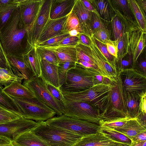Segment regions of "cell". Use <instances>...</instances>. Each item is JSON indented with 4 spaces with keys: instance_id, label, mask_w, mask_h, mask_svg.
<instances>
[{
    "instance_id": "obj_1",
    "label": "cell",
    "mask_w": 146,
    "mask_h": 146,
    "mask_svg": "<svg viewBox=\"0 0 146 146\" xmlns=\"http://www.w3.org/2000/svg\"><path fill=\"white\" fill-rule=\"evenodd\" d=\"M27 32L21 20L19 5L0 30V42L7 56L23 57L30 48Z\"/></svg>"
},
{
    "instance_id": "obj_2",
    "label": "cell",
    "mask_w": 146,
    "mask_h": 146,
    "mask_svg": "<svg viewBox=\"0 0 146 146\" xmlns=\"http://www.w3.org/2000/svg\"><path fill=\"white\" fill-rule=\"evenodd\" d=\"M97 74L101 75L76 62L75 67L68 71L66 81L59 89L62 93L85 91L100 83L96 78Z\"/></svg>"
},
{
    "instance_id": "obj_3",
    "label": "cell",
    "mask_w": 146,
    "mask_h": 146,
    "mask_svg": "<svg viewBox=\"0 0 146 146\" xmlns=\"http://www.w3.org/2000/svg\"><path fill=\"white\" fill-rule=\"evenodd\" d=\"M112 85L108 101L103 112L100 115V122L117 119L129 117L121 80L118 74L111 81Z\"/></svg>"
},
{
    "instance_id": "obj_4",
    "label": "cell",
    "mask_w": 146,
    "mask_h": 146,
    "mask_svg": "<svg viewBox=\"0 0 146 146\" xmlns=\"http://www.w3.org/2000/svg\"><path fill=\"white\" fill-rule=\"evenodd\" d=\"M112 87L111 82L108 84L100 83L81 92L62 93L64 100V104L75 102L88 103L99 110L100 115L108 101Z\"/></svg>"
},
{
    "instance_id": "obj_5",
    "label": "cell",
    "mask_w": 146,
    "mask_h": 146,
    "mask_svg": "<svg viewBox=\"0 0 146 146\" xmlns=\"http://www.w3.org/2000/svg\"><path fill=\"white\" fill-rule=\"evenodd\" d=\"M31 130L50 146H73L82 137L66 129L50 126L45 121H38Z\"/></svg>"
},
{
    "instance_id": "obj_6",
    "label": "cell",
    "mask_w": 146,
    "mask_h": 146,
    "mask_svg": "<svg viewBox=\"0 0 146 146\" xmlns=\"http://www.w3.org/2000/svg\"><path fill=\"white\" fill-rule=\"evenodd\" d=\"M48 125L61 128L82 137L95 134L100 131V124L62 115L45 121Z\"/></svg>"
},
{
    "instance_id": "obj_7",
    "label": "cell",
    "mask_w": 146,
    "mask_h": 146,
    "mask_svg": "<svg viewBox=\"0 0 146 146\" xmlns=\"http://www.w3.org/2000/svg\"><path fill=\"white\" fill-rule=\"evenodd\" d=\"M11 97L19 108L22 117L26 119L44 121L56 114L53 110L36 96L32 98Z\"/></svg>"
},
{
    "instance_id": "obj_8",
    "label": "cell",
    "mask_w": 146,
    "mask_h": 146,
    "mask_svg": "<svg viewBox=\"0 0 146 146\" xmlns=\"http://www.w3.org/2000/svg\"><path fill=\"white\" fill-rule=\"evenodd\" d=\"M31 90L36 96L48 106L53 110L56 114H63L64 106L55 99L46 87L44 80L40 76L34 77L29 80H24L22 84Z\"/></svg>"
},
{
    "instance_id": "obj_9",
    "label": "cell",
    "mask_w": 146,
    "mask_h": 146,
    "mask_svg": "<svg viewBox=\"0 0 146 146\" xmlns=\"http://www.w3.org/2000/svg\"><path fill=\"white\" fill-rule=\"evenodd\" d=\"M87 36L90 40V45H84L88 54L92 58L102 76L111 81L114 79L118 74L116 66L110 62L101 52L93 36Z\"/></svg>"
},
{
    "instance_id": "obj_10",
    "label": "cell",
    "mask_w": 146,
    "mask_h": 146,
    "mask_svg": "<svg viewBox=\"0 0 146 146\" xmlns=\"http://www.w3.org/2000/svg\"><path fill=\"white\" fill-rule=\"evenodd\" d=\"M63 115L99 124L100 112L92 105L84 102L64 104Z\"/></svg>"
},
{
    "instance_id": "obj_11",
    "label": "cell",
    "mask_w": 146,
    "mask_h": 146,
    "mask_svg": "<svg viewBox=\"0 0 146 146\" xmlns=\"http://www.w3.org/2000/svg\"><path fill=\"white\" fill-rule=\"evenodd\" d=\"M124 92L141 97L146 94V76L133 68L124 70L118 73Z\"/></svg>"
},
{
    "instance_id": "obj_12",
    "label": "cell",
    "mask_w": 146,
    "mask_h": 146,
    "mask_svg": "<svg viewBox=\"0 0 146 146\" xmlns=\"http://www.w3.org/2000/svg\"><path fill=\"white\" fill-rule=\"evenodd\" d=\"M52 0H42L35 19L27 32L29 47H36L40 35L50 18V10Z\"/></svg>"
},
{
    "instance_id": "obj_13",
    "label": "cell",
    "mask_w": 146,
    "mask_h": 146,
    "mask_svg": "<svg viewBox=\"0 0 146 146\" xmlns=\"http://www.w3.org/2000/svg\"><path fill=\"white\" fill-rule=\"evenodd\" d=\"M128 33V53L132 57L134 65L146 46V33L143 32L135 21H130Z\"/></svg>"
},
{
    "instance_id": "obj_14",
    "label": "cell",
    "mask_w": 146,
    "mask_h": 146,
    "mask_svg": "<svg viewBox=\"0 0 146 146\" xmlns=\"http://www.w3.org/2000/svg\"><path fill=\"white\" fill-rule=\"evenodd\" d=\"M36 124V122L22 117L13 121L0 124V136L6 137L12 141L20 134L33 129Z\"/></svg>"
},
{
    "instance_id": "obj_15",
    "label": "cell",
    "mask_w": 146,
    "mask_h": 146,
    "mask_svg": "<svg viewBox=\"0 0 146 146\" xmlns=\"http://www.w3.org/2000/svg\"><path fill=\"white\" fill-rule=\"evenodd\" d=\"M42 0H19V6L22 21L30 29L36 18Z\"/></svg>"
},
{
    "instance_id": "obj_16",
    "label": "cell",
    "mask_w": 146,
    "mask_h": 146,
    "mask_svg": "<svg viewBox=\"0 0 146 146\" xmlns=\"http://www.w3.org/2000/svg\"><path fill=\"white\" fill-rule=\"evenodd\" d=\"M67 16L54 19L49 18L40 35L36 46L51 38L67 33L65 28Z\"/></svg>"
},
{
    "instance_id": "obj_17",
    "label": "cell",
    "mask_w": 146,
    "mask_h": 146,
    "mask_svg": "<svg viewBox=\"0 0 146 146\" xmlns=\"http://www.w3.org/2000/svg\"><path fill=\"white\" fill-rule=\"evenodd\" d=\"M127 145L114 141L99 131L95 134L82 137L73 146H125Z\"/></svg>"
},
{
    "instance_id": "obj_18",
    "label": "cell",
    "mask_w": 146,
    "mask_h": 146,
    "mask_svg": "<svg viewBox=\"0 0 146 146\" xmlns=\"http://www.w3.org/2000/svg\"><path fill=\"white\" fill-rule=\"evenodd\" d=\"M72 11L78 17L83 34L88 36H93L90 27L92 12L85 8L81 0H76Z\"/></svg>"
},
{
    "instance_id": "obj_19",
    "label": "cell",
    "mask_w": 146,
    "mask_h": 146,
    "mask_svg": "<svg viewBox=\"0 0 146 146\" xmlns=\"http://www.w3.org/2000/svg\"><path fill=\"white\" fill-rule=\"evenodd\" d=\"M76 0H52L49 18L52 19L67 16L72 11Z\"/></svg>"
},
{
    "instance_id": "obj_20",
    "label": "cell",
    "mask_w": 146,
    "mask_h": 146,
    "mask_svg": "<svg viewBox=\"0 0 146 146\" xmlns=\"http://www.w3.org/2000/svg\"><path fill=\"white\" fill-rule=\"evenodd\" d=\"M7 60L13 73L23 80H29L35 77L23 57L7 56Z\"/></svg>"
},
{
    "instance_id": "obj_21",
    "label": "cell",
    "mask_w": 146,
    "mask_h": 146,
    "mask_svg": "<svg viewBox=\"0 0 146 146\" xmlns=\"http://www.w3.org/2000/svg\"><path fill=\"white\" fill-rule=\"evenodd\" d=\"M12 142L15 146H50L31 130L20 134Z\"/></svg>"
},
{
    "instance_id": "obj_22",
    "label": "cell",
    "mask_w": 146,
    "mask_h": 146,
    "mask_svg": "<svg viewBox=\"0 0 146 146\" xmlns=\"http://www.w3.org/2000/svg\"><path fill=\"white\" fill-rule=\"evenodd\" d=\"M40 76L45 81L60 88L58 66L50 64L43 59L40 60Z\"/></svg>"
},
{
    "instance_id": "obj_23",
    "label": "cell",
    "mask_w": 146,
    "mask_h": 146,
    "mask_svg": "<svg viewBox=\"0 0 146 146\" xmlns=\"http://www.w3.org/2000/svg\"><path fill=\"white\" fill-rule=\"evenodd\" d=\"M44 47L52 50L54 52L58 63L67 62H77L76 46H55Z\"/></svg>"
},
{
    "instance_id": "obj_24",
    "label": "cell",
    "mask_w": 146,
    "mask_h": 146,
    "mask_svg": "<svg viewBox=\"0 0 146 146\" xmlns=\"http://www.w3.org/2000/svg\"><path fill=\"white\" fill-rule=\"evenodd\" d=\"M113 7L115 14L111 22L114 40H116L124 33L127 32L130 21L124 17L118 10Z\"/></svg>"
},
{
    "instance_id": "obj_25",
    "label": "cell",
    "mask_w": 146,
    "mask_h": 146,
    "mask_svg": "<svg viewBox=\"0 0 146 146\" xmlns=\"http://www.w3.org/2000/svg\"><path fill=\"white\" fill-rule=\"evenodd\" d=\"M3 90L11 97L32 98L36 96L29 89L17 81L13 82Z\"/></svg>"
},
{
    "instance_id": "obj_26",
    "label": "cell",
    "mask_w": 146,
    "mask_h": 146,
    "mask_svg": "<svg viewBox=\"0 0 146 146\" xmlns=\"http://www.w3.org/2000/svg\"><path fill=\"white\" fill-rule=\"evenodd\" d=\"M23 58L35 77L41 76L40 59L36 47H31L23 55Z\"/></svg>"
},
{
    "instance_id": "obj_27",
    "label": "cell",
    "mask_w": 146,
    "mask_h": 146,
    "mask_svg": "<svg viewBox=\"0 0 146 146\" xmlns=\"http://www.w3.org/2000/svg\"><path fill=\"white\" fill-rule=\"evenodd\" d=\"M88 1L96 10L102 20L107 22H111L115 14L111 0H89Z\"/></svg>"
},
{
    "instance_id": "obj_28",
    "label": "cell",
    "mask_w": 146,
    "mask_h": 146,
    "mask_svg": "<svg viewBox=\"0 0 146 146\" xmlns=\"http://www.w3.org/2000/svg\"><path fill=\"white\" fill-rule=\"evenodd\" d=\"M114 129L126 135L131 140L137 134L146 131V128L142 126L136 118H130L122 127Z\"/></svg>"
},
{
    "instance_id": "obj_29",
    "label": "cell",
    "mask_w": 146,
    "mask_h": 146,
    "mask_svg": "<svg viewBox=\"0 0 146 146\" xmlns=\"http://www.w3.org/2000/svg\"><path fill=\"white\" fill-rule=\"evenodd\" d=\"M124 97L129 117L131 119L136 118L140 113L141 97L134 94L124 92Z\"/></svg>"
},
{
    "instance_id": "obj_30",
    "label": "cell",
    "mask_w": 146,
    "mask_h": 146,
    "mask_svg": "<svg viewBox=\"0 0 146 146\" xmlns=\"http://www.w3.org/2000/svg\"><path fill=\"white\" fill-rule=\"evenodd\" d=\"M132 14L138 26L144 33H146V20L145 13L136 0H128Z\"/></svg>"
},
{
    "instance_id": "obj_31",
    "label": "cell",
    "mask_w": 146,
    "mask_h": 146,
    "mask_svg": "<svg viewBox=\"0 0 146 146\" xmlns=\"http://www.w3.org/2000/svg\"><path fill=\"white\" fill-rule=\"evenodd\" d=\"M100 131L108 137L117 142L131 145V140L120 132L108 127L101 125Z\"/></svg>"
},
{
    "instance_id": "obj_32",
    "label": "cell",
    "mask_w": 146,
    "mask_h": 146,
    "mask_svg": "<svg viewBox=\"0 0 146 146\" xmlns=\"http://www.w3.org/2000/svg\"><path fill=\"white\" fill-rule=\"evenodd\" d=\"M0 106L21 115L20 110L15 100L3 91L0 86Z\"/></svg>"
},
{
    "instance_id": "obj_33",
    "label": "cell",
    "mask_w": 146,
    "mask_h": 146,
    "mask_svg": "<svg viewBox=\"0 0 146 146\" xmlns=\"http://www.w3.org/2000/svg\"><path fill=\"white\" fill-rule=\"evenodd\" d=\"M113 7L118 10L125 17L131 22L133 19L128 0H111Z\"/></svg>"
},
{
    "instance_id": "obj_34",
    "label": "cell",
    "mask_w": 146,
    "mask_h": 146,
    "mask_svg": "<svg viewBox=\"0 0 146 146\" xmlns=\"http://www.w3.org/2000/svg\"><path fill=\"white\" fill-rule=\"evenodd\" d=\"M19 1L17 0L15 3L0 7V30L18 7Z\"/></svg>"
},
{
    "instance_id": "obj_35",
    "label": "cell",
    "mask_w": 146,
    "mask_h": 146,
    "mask_svg": "<svg viewBox=\"0 0 146 146\" xmlns=\"http://www.w3.org/2000/svg\"><path fill=\"white\" fill-rule=\"evenodd\" d=\"M116 62L122 60L128 53V33H124L118 39Z\"/></svg>"
},
{
    "instance_id": "obj_36",
    "label": "cell",
    "mask_w": 146,
    "mask_h": 146,
    "mask_svg": "<svg viewBox=\"0 0 146 146\" xmlns=\"http://www.w3.org/2000/svg\"><path fill=\"white\" fill-rule=\"evenodd\" d=\"M23 79L8 69L0 67V84L6 87L13 82L17 81L21 83Z\"/></svg>"
},
{
    "instance_id": "obj_37",
    "label": "cell",
    "mask_w": 146,
    "mask_h": 146,
    "mask_svg": "<svg viewBox=\"0 0 146 146\" xmlns=\"http://www.w3.org/2000/svg\"><path fill=\"white\" fill-rule=\"evenodd\" d=\"M40 60L43 59L48 63L58 65V62L54 52L44 47H36Z\"/></svg>"
},
{
    "instance_id": "obj_38",
    "label": "cell",
    "mask_w": 146,
    "mask_h": 146,
    "mask_svg": "<svg viewBox=\"0 0 146 146\" xmlns=\"http://www.w3.org/2000/svg\"><path fill=\"white\" fill-rule=\"evenodd\" d=\"M76 64V62H67L58 63V73L60 87L65 83L68 71L74 68Z\"/></svg>"
},
{
    "instance_id": "obj_39",
    "label": "cell",
    "mask_w": 146,
    "mask_h": 146,
    "mask_svg": "<svg viewBox=\"0 0 146 146\" xmlns=\"http://www.w3.org/2000/svg\"><path fill=\"white\" fill-rule=\"evenodd\" d=\"M76 30L80 33H83L80 22L76 15L71 11L68 15L66 20L65 30L67 32Z\"/></svg>"
},
{
    "instance_id": "obj_40",
    "label": "cell",
    "mask_w": 146,
    "mask_h": 146,
    "mask_svg": "<svg viewBox=\"0 0 146 146\" xmlns=\"http://www.w3.org/2000/svg\"><path fill=\"white\" fill-rule=\"evenodd\" d=\"M22 117L17 113L0 106V124L13 121Z\"/></svg>"
},
{
    "instance_id": "obj_41",
    "label": "cell",
    "mask_w": 146,
    "mask_h": 146,
    "mask_svg": "<svg viewBox=\"0 0 146 146\" xmlns=\"http://www.w3.org/2000/svg\"><path fill=\"white\" fill-rule=\"evenodd\" d=\"M90 27L93 35L98 31L107 28L100 16L92 12Z\"/></svg>"
},
{
    "instance_id": "obj_42",
    "label": "cell",
    "mask_w": 146,
    "mask_h": 146,
    "mask_svg": "<svg viewBox=\"0 0 146 146\" xmlns=\"http://www.w3.org/2000/svg\"><path fill=\"white\" fill-rule=\"evenodd\" d=\"M70 36L68 33L51 38L36 45V47H46L57 46L58 44L65 38Z\"/></svg>"
},
{
    "instance_id": "obj_43",
    "label": "cell",
    "mask_w": 146,
    "mask_h": 146,
    "mask_svg": "<svg viewBox=\"0 0 146 146\" xmlns=\"http://www.w3.org/2000/svg\"><path fill=\"white\" fill-rule=\"evenodd\" d=\"M116 65L118 73L125 69L133 68V64L132 56L129 55L126 59L123 58L122 60L116 62Z\"/></svg>"
},
{
    "instance_id": "obj_44",
    "label": "cell",
    "mask_w": 146,
    "mask_h": 146,
    "mask_svg": "<svg viewBox=\"0 0 146 146\" xmlns=\"http://www.w3.org/2000/svg\"><path fill=\"white\" fill-rule=\"evenodd\" d=\"M45 82L47 88L52 96L63 104L64 100L63 94L59 88L54 86L47 82L45 81Z\"/></svg>"
},
{
    "instance_id": "obj_45",
    "label": "cell",
    "mask_w": 146,
    "mask_h": 146,
    "mask_svg": "<svg viewBox=\"0 0 146 146\" xmlns=\"http://www.w3.org/2000/svg\"><path fill=\"white\" fill-rule=\"evenodd\" d=\"M130 118L127 117L100 122V125L105 126L114 129L122 127ZM131 119V118H130Z\"/></svg>"
},
{
    "instance_id": "obj_46",
    "label": "cell",
    "mask_w": 146,
    "mask_h": 146,
    "mask_svg": "<svg viewBox=\"0 0 146 146\" xmlns=\"http://www.w3.org/2000/svg\"><path fill=\"white\" fill-rule=\"evenodd\" d=\"M94 39L97 46L102 54L110 62L116 66V58L108 52L106 44Z\"/></svg>"
},
{
    "instance_id": "obj_47",
    "label": "cell",
    "mask_w": 146,
    "mask_h": 146,
    "mask_svg": "<svg viewBox=\"0 0 146 146\" xmlns=\"http://www.w3.org/2000/svg\"><path fill=\"white\" fill-rule=\"evenodd\" d=\"M93 36L94 38L105 44L108 40H111L110 32L107 28L97 31Z\"/></svg>"
},
{
    "instance_id": "obj_48",
    "label": "cell",
    "mask_w": 146,
    "mask_h": 146,
    "mask_svg": "<svg viewBox=\"0 0 146 146\" xmlns=\"http://www.w3.org/2000/svg\"><path fill=\"white\" fill-rule=\"evenodd\" d=\"M79 41L77 36H70L59 42L57 46H76L79 43Z\"/></svg>"
},
{
    "instance_id": "obj_49",
    "label": "cell",
    "mask_w": 146,
    "mask_h": 146,
    "mask_svg": "<svg viewBox=\"0 0 146 146\" xmlns=\"http://www.w3.org/2000/svg\"><path fill=\"white\" fill-rule=\"evenodd\" d=\"M117 40L114 41L110 40L105 44L108 52L116 59L117 57Z\"/></svg>"
},
{
    "instance_id": "obj_50",
    "label": "cell",
    "mask_w": 146,
    "mask_h": 146,
    "mask_svg": "<svg viewBox=\"0 0 146 146\" xmlns=\"http://www.w3.org/2000/svg\"><path fill=\"white\" fill-rule=\"evenodd\" d=\"M0 67L7 69L13 72L7 60V57L0 52Z\"/></svg>"
},
{
    "instance_id": "obj_51",
    "label": "cell",
    "mask_w": 146,
    "mask_h": 146,
    "mask_svg": "<svg viewBox=\"0 0 146 146\" xmlns=\"http://www.w3.org/2000/svg\"><path fill=\"white\" fill-rule=\"evenodd\" d=\"M131 143L146 141V131L140 133L131 139Z\"/></svg>"
},
{
    "instance_id": "obj_52",
    "label": "cell",
    "mask_w": 146,
    "mask_h": 146,
    "mask_svg": "<svg viewBox=\"0 0 146 146\" xmlns=\"http://www.w3.org/2000/svg\"><path fill=\"white\" fill-rule=\"evenodd\" d=\"M138 72L146 76V61L145 59H141L138 64Z\"/></svg>"
},
{
    "instance_id": "obj_53",
    "label": "cell",
    "mask_w": 146,
    "mask_h": 146,
    "mask_svg": "<svg viewBox=\"0 0 146 146\" xmlns=\"http://www.w3.org/2000/svg\"><path fill=\"white\" fill-rule=\"evenodd\" d=\"M81 1L84 7L88 11L91 12L95 13L100 16L96 10L88 0H81Z\"/></svg>"
},
{
    "instance_id": "obj_54",
    "label": "cell",
    "mask_w": 146,
    "mask_h": 146,
    "mask_svg": "<svg viewBox=\"0 0 146 146\" xmlns=\"http://www.w3.org/2000/svg\"><path fill=\"white\" fill-rule=\"evenodd\" d=\"M79 39V43L86 46H89L90 42L88 37L83 33H80L77 36Z\"/></svg>"
},
{
    "instance_id": "obj_55",
    "label": "cell",
    "mask_w": 146,
    "mask_h": 146,
    "mask_svg": "<svg viewBox=\"0 0 146 146\" xmlns=\"http://www.w3.org/2000/svg\"><path fill=\"white\" fill-rule=\"evenodd\" d=\"M146 94L140 97L139 108L140 113H146Z\"/></svg>"
},
{
    "instance_id": "obj_56",
    "label": "cell",
    "mask_w": 146,
    "mask_h": 146,
    "mask_svg": "<svg viewBox=\"0 0 146 146\" xmlns=\"http://www.w3.org/2000/svg\"><path fill=\"white\" fill-rule=\"evenodd\" d=\"M17 0H0V7L16 2Z\"/></svg>"
},
{
    "instance_id": "obj_57",
    "label": "cell",
    "mask_w": 146,
    "mask_h": 146,
    "mask_svg": "<svg viewBox=\"0 0 146 146\" xmlns=\"http://www.w3.org/2000/svg\"><path fill=\"white\" fill-rule=\"evenodd\" d=\"M136 1L139 6L145 13L146 11V0H137Z\"/></svg>"
},
{
    "instance_id": "obj_58",
    "label": "cell",
    "mask_w": 146,
    "mask_h": 146,
    "mask_svg": "<svg viewBox=\"0 0 146 146\" xmlns=\"http://www.w3.org/2000/svg\"><path fill=\"white\" fill-rule=\"evenodd\" d=\"M70 36H77L80 33L77 30H73L68 32Z\"/></svg>"
},
{
    "instance_id": "obj_59",
    "label": "cell",
    "mask_w": 146,
    "mask_h": 146,
    "mask_svg": "<svg viewBox=\"0 0 146 146\" xmlns=\"http://www.w3.org/2000/svg\"><path fill=\"white\" fill-rule=\"evenodd\" d=\"M145 142V141L131 143L130 146H142Z\"/></svg>"
},
{
    "instance_id": "obj_60",
    "label": "cell",
    "mask_w": 146,
    "mask_h": 146,
    "mask_svg": "<svg viewBox=\"0 0 146 146\" xmlns=\"http://www.w3.org/2000/svg\"><path fill=\"white\" fill-rule=\"evenodd\" d=\"M0 146H15L12 143V141L10 143L7 144H0Z\"/></svg>"
},
{
    "instance_id": "obj_61",
    "label": "cell",
    "mask_w": 146,
    "mask_h": 146,
    "mask_svg": "<svg viewBox=\"0 0 146 146\" xmlns=\"http://www.w3.org/2000/svg\"><path fill=\"white\" fill-rule=\"evenodd\" d=\"M0 52H1L4 55L7 57L0 42Z\"/></svg>"
},
{
    "instance_id": "obj_62",
    "label": "cell",
    "mask_w": 146,
    "mask_h": 146,
    "mask_svg": "<svg viewBox=\"0 0 146 146\" xmlns=\"http://www.w3.org/2000/svg\"><path fill=\"white\" fill-rule=\"evenodd\" d=\"M142 146H146V141L144 142Z\"/></svg>"
},
{
    "instance_id": "obj_63",
    "label": "cell",
    "mask_w": 146,
    "mask_h": 146,
    "mask_svg": "<svg viewBox=\"0 0 146 146\" xmlns=\"http://www.w3.org/2000/svg\"><path fill=\"white\" fill-rule=\"evenodd\" d=\"M125 146H130V145H125Z\"/></svg>"
}]
</instances>
